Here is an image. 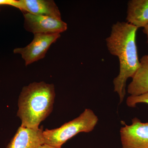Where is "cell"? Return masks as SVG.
Masks as SVG:
<instances>
[{
  "mask_svg": "<svg viewBox=\"0 0 148 148\" xmlns=\"http://www.w3.org/2000/svg\"><path fill=\"white\" fill-rule=\"evenodd\" d=\"M138 28L127 22L117 21L111 29L106 39V45L112 55L116 56L119 62V73L114 79V91L119 96L120 103L126 93V82L132 78L140 66L136 44Z\"/></svg>",
  "mask_w": 148,
  "mask_h": 148,
  "instance_id": "obj_1",
  "label": "cell"
},
{
  "mask_svg": "<svg viewBox=\"0 0 148 148\" xmlns=\"http://www.w3.org/2000/svg\"><path fill=\"white\" fill-rule=\"evenodd\" d=\"M56 96L52 84L34 82L22 88L18 99L17 116L21 126L38 129L51 113Z\"/></svg>",
  "mask_w": 148,
  "mask_h": 148,
  "instance_id": "obj_2",
  "label": "cell"
},
{
  "mask_svg": "<svg viewBox=\"0 0 148 148\" xmlns=\"http://www.w3.org/2000/svg\"><path fill=\"white\" fill-rule=\"evenodd\" d=\"M98 121V116L92 110L86 109L79 116L55 129L43 131L44 144L61 148L68 140L80 132H91Z\"/></svg>",
  "mask_w": 148,
  "mask_h": 148,
  "instance_id": "obj_3",
  "label": "cell"
},
{
  "mask_svg": "<svg viewBox=\"0 0 148 148\" xmlns=\"http://www.w3.org/2000/svg\"><path fill=\"white\" fill-rule=\"evenodd\" d=\"M60 37V34H36L32 42L25 47L14 49V53L20 54L28 66L44 58L51 46Z\"/></svg>",
  "mask_w": 148,
  "mask_h": 148,
  "instance_id": "obj_4",
  "label": "cell"
},
{
  "mask_svg": "<svg viewBox=\"0 0 148 148\" xmlns=\"http://www.w3.org/2000/svg\"><path fill=\"white\" fill-rule=\"evenodd\" d=\"M24 28L27 32L36 34H61L66 32L68 25L62 19L24 12Z\"/></svg>",
  "mask_w": 148,
  "mask_h": 148,
  "instance_id": "obj_5",
  "label": "cell"
},
{
  "mask_svg": "<svg viewBox=\"0 0 148 148\" xmlns=\"http://www.w3.org/2000/svg\"><path fill=\"white\" fill-rule=\"evenodd\" d=\"M123 125L120 131L122 148H148V121L135 117L130 125Z\"/></svg>",
  "mask_w": 148,
  "mask_h": 148,
  "instance_id": "obj_6",
  "label": "cell"
},
{
  "mask_svg": "<svg viewBox=\"0 0 148 148\" xmlns=\"http://www.w3.org/2000/svg\"><path fill=\"white\" fill-rule=\"evenodd\" d=\"M24 12L61 19V12L53 0H9L8 5Z\"/></svg>",
  "mask_w": 148,
  "mask_h": 148,
  "instance_id": "obj_7",
  "label": "cell"
},
{
  "mask_svg": "<svg viewBox=\"0 0 148 148\" xmlns=\"http://www.w3.org/2000/svg\"><path fill=\"white\" fill-rule=\"evenodd\" d=\"M43 131L20 126L6 148H38L44 144Z\"/></svg>",
  "mask_w": 148,
  "mask_h": 148,
  "instance_id": "obj_8",
  "label": "cell"
},
{
  "mask_svg": "<svg viewBox=\"0 0 148 148\" xmlns=\"http://www.w3.org/2000/svg\"><path fill=\"white\" fill-rule=\"evenodd\" d=\"M127 87L130 95L138 96L148 92V54L142 57L140 65Z\"/></svg>",
  "mask_w": 148,
  "mask_h": 148,
  "instance_id": "obj_9",
  "label": "cell"
},
{
  "mask_svg": "<svg viewBox=\"0 0 148 148\" xmlns=\"http://www.w3.org/2000/svg\"><path fill=\"white\" fill-rule=\"evenodd\" d=\"M126 22L138 28L148 24V0H130L127 5Z\"/></svg>",
  "mask_w": 148,
  "mask_h": 148,
  "instance_id": "obj_10",
  "label": "cell"
},
{
  "mask_svg": "<svg viewBox=\"0 0 148 148\" xmlns=\"http://www.w3.org/2000/svg\"><path fill=\"white\" fill-rule=\"evenodd\" d=\"M141 103L148 105V92L138 96L130 95L126 100V104L130 108H135L137 104Z\"/></svg>",
  "mask_w": 148,
  "mask_h": 148,
  "instance_id": "obj_11",
  "label": "cell"
},
{
  "mask_svg": "<svg viewBox=\"0 0 148 148\" xmlns=\"http://www.w3.org/2000/svg\"><path fill=\"white\" fill-rule=\"evenodd\" d=\"M38 148H59L57 147H53L49 145H47V144H43L42 145H41L38 147Z\"/></svg>",
  "mask_w": 148,
  "mask_h": 148,
  "instance_id": "obj_12",
  "label": "cell"
},
{
  "mask_svg": "<svg viewBox=\"0 0 148 148\" xmlns=\"http://www.w3.org/2000/svg\"><path fill=\"white\" fill-rule=\"evenodd\" d=\"M143 32L147 35L148 44V24L143 28Z\"/></svg>",
  "mask_w": 148,
  "mask_h": 148,
  "instance_id": "obj_13",
  "label": "cell"
}]
</instances>
